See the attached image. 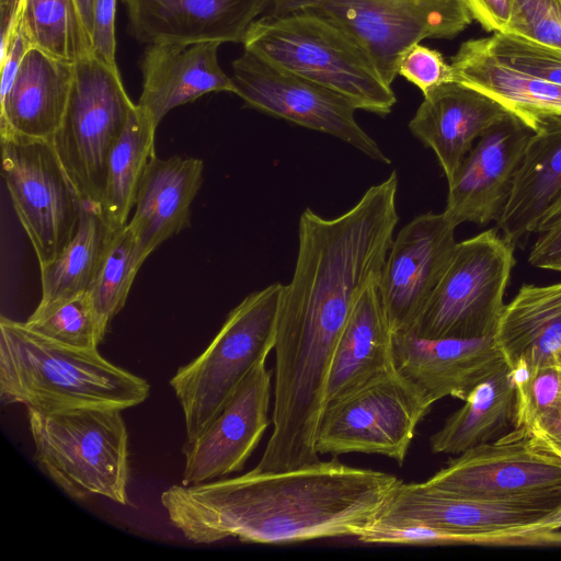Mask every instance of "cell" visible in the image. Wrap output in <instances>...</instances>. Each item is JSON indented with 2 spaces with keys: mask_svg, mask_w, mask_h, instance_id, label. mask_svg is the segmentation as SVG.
<instances>
[{
  "mask_svg": "<svg viewBox=\"0 0 561 561\" xmlns=\"http://www.w3.org/2000/svg\"><path fill=\"white\" fill-rule=\"evenodd\" d=\"M401 480L319 460L284 471L252 470L199 484H174L160 502L171 524L194 543L227 538L282 545L356 537L379 514Z\"/></svg>",
  "mask_w": 561,
  "mask_h": 561,
  "instance_id": "obj_1",
  "label": "cell"
},
{
  "mask_svg": "<svg viewBox=\"0 0 561 561\" xmlns=\"http://www.w3.org/2000/svg\"><path fill=\"white\" fill-rule=\"evenodd\" d=\"M398 176L370 186L346 213L323 218L306 208L298 253L285 285L276 346L290 360L320 368L332 360L358 298L379 276L399 222Z\"/></svg>",
  "mask_w": 561,
  "mask_h": 561,
  "instance_id": "obj_2",
  "label": "cell"
},
{
  "mask_svg": "<svg viewBox=\"0 0 561 561\" xmlns=\"http://www.w3.org/2000/svg\"><path fill=\"white\" fill-rule=\"evenodd\" d=\"M150 385L105 359L98 350L66 346L24 322L0 320V398L39 411L75 407L122 410L145 402Z\"/></svg>",
  "mask_w": 561,
  "mask_h": 561,
  "instance_id": "obj_3",
  "label": "cell"
},
{
  "mask_svg": "<svg viewBox=\"0 0 561 561\" xmlns=\"http://www.w3.org/2000/svg\"><path fill=\"white\" fill-rule=\"evenodd\" d=\"M242 44L265 61L341 94L357 110L386 116L396 103L391 85L362 45L316 14L264 15L250 25Z\"/></svg>",
  "mask_w": 561,
  "mask_h": 561,
  "instance_id": "obj_4",
  "label": "cell"
},
{
  "mask_svg": "<svg viewBox=\"0 0 561 561\" xmlns=\"http://www.w3.org/2000/svg\"><path fill=\"white\" fill-rule=\"evenodd\" d=\"M122 409H27L34 459L75 500L103 496L128 504V433Z\"/></svg>",
  "mask_w": 561,
  "mask_h": 561,
  "instance_id": "obj_5",
  "label": "cell"
},
{
  "mask_svg": "<svg viewBox=\"0 0 561 561\" xmlns=\"http://www.w3.org/2000/svg\"><path fill=\"white\" fill-rule=\"evenodd\" d=\"M284 288L274 283L248 295L228 313L209 345L170 379L186 439L197 437L251 370L266 362L275 346Z\"/></svg>",
  "mask_w": 561,
  "mask_h": 561,
  "instance_id": "obj_6",
  "label": "cell"
},
{
  "mask_svg": "<svg viewBox=\"0 0 561 561\" xmlns=\"http://www.w3.org/2000/svg\"><path fill=\"white\" fill-rule=\"evenodd\" d=\"M272 14L307 12L356 39L386 83L404 51L425 38H453L472 22L466 0H270Z\"/></svg>",
  "mask_w": 561,
  "mask_h": 561,
  "instance_id": "obj_7",
  "label": "cell"
},
{
  "mask_svg": "<svg viewBox=\"0 0 561 561\" xmlns=\"http://www.w3.org/2000/svg\"><path fill=\"white\" fill-rule=\"evenodd\" d=\"M514 263V243L496 229L457 242L412 332L428 339L494 335Z\"/></svg>",
  "mask_w": 561,
  "mask_h": 561,
  "instance_id": "obj_8",
  "label": "cell"
},
{
  "mask_svg": "<svg viewBox=\"0 0 561 561\" xmlns=\"http://www.w3.org/2000/svg\"><path fill=\"white\" fill-rule=\"evenodd\" d=\"M135 105L118 70L94 55L75 62L67 110L51 141L82 201L100 205L110 151Z\"/></svg>",
  "mask_w": 561,
  "mask_h": 561,
  "instance_id": "obj_9",
  "label": "cell"
},
{
  "mask_svg": "<svg viewBox=\"0 0 561 561\" xmlns=\"http://www.w3.org/2000/svg\"><path fill=\"white\" fill-rule=\"evenodd\" d=\"M433 403L397 370L329 402L316 449L320 455L363 453L402 465L416 427Z\"/></svg>",
  "mask_w": 561,
  "mask_h": 561,
  "instance_id": "obj_10",
  "label": "cell"
},
{
  "mask_svg": "<svg viewBox=\"0 0 561 561\" xmlns=\"http://www.w3.org/2000/svg\"><path fill=\"white\" fill-rule=\"evenodd\" d=\"M2 176L14 211L39 265L54 260L75 236L82 198L51 139L0 130Z\"/></svg>",
  "mask_w": 561,
  "mask_h": 561,
  "instance_id": "obj_11",
  "label": "cell"
},
{
  "mask_svg": "<svg viewBox=\"0 0 561 561\" xmlns=\"http://www.w3.org/2000/svg\"><path fill=\"white\" fill-rule=\"evenodd\" d=\"M424 482L455 496L514 501L560 489L561 459L543 449L528 428L517 427L449 458Z\"/></svg>",
  "mask_w": 561,
  "mask_h": 561,
  "instance_id": "obj_12",
  "label": "cell"
},
{
  "mask_svg": "<svg viewBox=\"0 0 561 561\" xmlns=\"http://www.w3.org/2000/svg\"><path fill=\"white\" fill-rule=\"evenodd\" d=\"M231 79L234 94L247 106L334 136L379 162H391L356 122L357 108L341 94L248 50L232 61Z\"/></svg>",
  "mask_w": 561,
  "mask_h": 561,
  "instance_id": "obj_13",
  "label": "cell"
},
{
  "mask_svg": "<svg viewBox=\"0 0 561 561\" xmlns=\"http://www.w3.org/2000/svg\"><path fill=\"white\" fill-rule=\"evenodd\" d=\"M456 227L444 211L426 213L392 240L378 291L393 333L414 331L453 255Z\"/></svg>",
  "mask_w": 561,
  "mask_h": 561,
  "instance_id": "obj_14",
  "label": "cell"
},
{
  "mask_svg": "<svg viewBox=\"0 0 561 561\" xmlns=\"http://www.w3.org/2000/svg\"><path fill=\"white\" fill-rule=\"evenodd\" d=\"M272 370L255 366L213 422L186 439L182 484L193 485L239 472L270 425Z\"/></svg>",
  "mask_w": 561,
  "mask_h": 561,
  "instance_id": "obj_15",
  "label": "cell"
},
{
  "mask_svg": "<svg viewBox=\"0 0 561 561\" xmlns=\"http://www.w3.org/2000/svg\"><path fill=\"white\" fill-rule=\"evenodd\" d=\"M561 508V488L541 495L506 502L455 496L425 482L402 480L379 515L421 520L473 545L481 536L517 529Z\"/></svg>",
  "mask_w": 561,
  "mask_h": 561,
  "instance_id": "obj_16",
  "label": "cell"
},
{
  "mask_svg": "<svg viewBox=\"0 0 561 561\" xmlns=\"http://www.w3.org/2000/svg\"><path fill=\"white\" fill-rule=\"evenodd\" d=\"M533 133L508 113L479 137L448 183L444 213L456 226L465 221L484 226L500 218Z\"/></svg>",
  "mask_w": 561,
  "mask_h": 561,
  "instance_id": "obj_17",
  "label": "cell"
},
{
  "mask_svg": "<svg viewBox=\"0 0 561 561\" xmlns=\"http://www.w3.org/2000/svg\"><path fill=\"white\" fill-rule=\"evenodd\" d=\"M392 352L396 370L433 404L446 397L465 400L479 382L508 367L494 335L428 339L397 332Z\"/></svg>",
  "mask_w": 561,
  "mask_h": 561,
  "instance_id": "obj_18",
  "label": "cell"
},
{
  "mask_svg": "<svg viewBox=\"0 0 561 561\" xmlns=\"http://www.w3.org/2000/svg\"><path fill=\"white\" fill-rule=\"evenodd\" d=\"M129 32L145 44L242 43L270 0H123Z\"/></svg>",
  "mask_w": 561,
  "mask_h": 561,
  "instance_id": "obj_19",
  "label": "cell"
},
{
  "mask_svg": "<svg viewBox=\"0 0 561 561\" xmlns=\"http://www.w3.org/2000/svg\"><path fill=\"white\" fill-rule=\"evenodd\" d=\"M423 95L409 128L435 152L450 183L473 140L511 112L490 95L458 81L438 85Z\"/></svg>",
  "mask_w": 561,
  "mask_h": 561,
  "instance_id": "obj_20",
  "label": "cell"
},
{
  "mask_svg": "<svg viewBox=\"0 0 561 561\" xmlns=\"http://www.w3.org/2000/svg\"><path fill=\"white\" fill-rule=\"evenodd\" d=\"M219 42L157 43L141 61L142 92L138 105L156 125L173 108L210 92H232L231 77L218 61Z\"/></svg>",
  "mask_w": 561,
  "mask_h": 561,
  "instance_id": "obj_21",
  "label": "cell"
},
{
  "mask_svg": "<svg viewBox=\"0 0 561 561\" xmlns=\"http://www.w3.org/2000/svg\"><path fill=\"white\" fill-rule=\"evenodd\" d=\"M204 162L173 156L150 161L128 226L146 260L162 242L190 226L191 205L203 183Z\"/></svg>",
  "mask_w": 561,
  "mask_h": 561,
  "instance_id": "obj_22",
  "label": "cell"
},
{
  "mask_svg": "<svg viewBox=\"0 0 561 561\" xmlns=\"http://www.w3.org/2000/svg\"><path fill=\"white\" fill-rule=\"evenodd\" d=\"M73 75L75 64L31 47L0 100V130L51 139L64 119Z\"/></svg>",
  "mask_w": 561,
  "mask_h": 561,
  "instance_id": "obj_23",
  "label": "cell"
},
{
  "mask_svg": "<svg viewBox=\"0 0 561 561\" xmlns=\"http://www.w3.org/2000/svg\"><path fill=\"white\" fill-rule=\"evenodd\" d=\"M450 65L455 81L490 95L533 131L542 119L561 115V85L505 65L491 50L488 38L462 43Z\"/></svg>",
  "mask_w": 561,
  "mask_h": 561,
  "instance_id": "obj_24",
  "label": "cell"
},
{
  "mask_svg": "<svg viewBox=\"0 0 561 561\" xmlns=\"http://www.w3.org/2000/svg\"><path fill=\"white\" fill-rule=\"evenodd\" d=\"M392 337L378 282L371 283L358 298L336 344L328 376L327 404L396 370Z\"/></svg>",
  "mask_w": 561,
  "mask_h": 561,
  "instance_id": "obj_25",
  "label": "cell"
},
{
  "mask_svg": "<svg viewBox=\"0 0 561 561\" xmlns=\"http://www.w3.org/2000/svg\"><path fill=\"white\" fill-rule=\"evenodd\" d=\"M494 337L510 368L561 365V282L523 285L504 306Z\"/></svg>",
  "mask_w": 561,
  "mask_h": 561,
  "instance_id": "obj_26",
  "label": "cell"
},
{
  "mask_svg": "<svg viewBox=\"0 0 561 561\" xmlns=\"http://www.w3.org/2000/svg\"><path fill=\"white\" fill-rule=\"evenodd\" d=\"M560 194L561 115H554L542 119L527 142L510 197L496 220L502 236L515 243L533 232Z\"/></svg>",
  "mask_w": 561,
  "mask_h": 561,
  "instance_id": "obj_27",
  "label": "cell"
},
{
  "mask_svg": "<svg viewBox=\"0 0 561 561\" xmlns=\"http://www.w3.org/2000/svg\"><path fill=\"white\" fill-rule=\"evenodd\" d=\"M430 438L434 454L458 455L495 440L513 425L515 389L510 368L479 382Z\"/></svg>",
  "mask_w": 561,
  "mask_h": 561,
  "instance_id": "obj_28",
  "label": "cell"
},
{
  "mask_svg": "<svg viewBox=\"0 0 561 561\" xmlns=\"http://www.w3.org/2000/svg\"><path fill=\"white\" fill-rule=\"evenodd\" d=\"M157 128L149 114L136 104L110 151L100 207L114 231L127 225L144 174L156 157Z\"/></svg>",
  "mask_w": 561,
  "mask_h": 561,
  "instance_id": "obj_29",
  "label": "cell"
},
{
  "mask_svg": "<svg viewBox=\"0 0 561 561\" xmlns=\"http://www.w3.org/2000/svg\"><path fill=\"white\" fill-rule=\"evenodd\" d=\"M99 204L82 201L78 229L66 248L39 265L41 304L85 293L114 234Z\"/></svg>",
  "mask_w": 561,
  "mask_h": 561,
  "instance_id": "obj_30",
  "label": "cell"
},
{
  "mask_svg": "<svg viewBox=\"0 0 561 561\" xmlns=\"http://www.w3.org/2000/svg\"><path fill=\"white\" fill-rule=\"evenodd\" d=\"M23 21L32 46L50 56L75 64L93 55L76 0H25Z\"/></svg>",
  "mask_w": 561,
  "mask_h": 561,
  "instance_id": "obj_31",
  "label": "cell"
},
{
  "mask_svg": "<svg viewBox=\"0 0 561 561\" xmlns=\"http://www.w3.org/2000/svg\"><path fill=\"white\" fill-rule=\"evenodd\" d=\"M144 262L128 224L116 230L87 290L104 335L112 319L124 307Z\"/></svg>",
  "mask_w": 561,
  "mask_h": 561,
  "instance_id": "obj_32",
  "label": "cell"
},
{
  "mask_svg": "<svg viewBox=\"0 0 561 561\" xmlns=\"http://www.w3.org/2000/svg\"><path fill=\"white\" fill-rule=\"evenodd\" d=\"M24 324L48 340L76 348L98 350L105 337L88 291L39 302Z\"/></svg>",
  "mask_w": 561,
  "mask_h": 561,
  "instance_id": "obj_33",
  "label": "cell"
},
{
  "mask_svg": "<svg viewBox=\"0 0 561 561\" xmlns=\"http://www.w3.org/2000/svg\"><path fill=\"white\" fill-rule=\"evenodd\" d=\"M510 370L515 389L514 428H528L540 417L561 409V365L534 369L515 366Z\"/></svg>",
  "mask_w": 561,
  "mask_h": 561,
  "instance_id": "obj_34",
  "label": "cell"
},
{
  "mask_svg": "<svg viewBox=\"0 0 561 561\" xmlns=\"http://www.w3.org/2000/svg\"><path fill=\"white\" fill-rule=\"evenodd\" d=\"M488 42L491 50L505 65L561 85V49L500 32L488 37Z\"/></svg>",
  "mask_w": 561,
  "mask_h": 561,
  "instance_id": "obj_35",
  "label": "cell"
},
{
  "mask_svg": "<svg viewBox=\"0 0 561 561\" xmlns=\"http://www.w3.org/2000/svg\"><path fill=\"white\" fill-rule=\"evenodd\" d=\"M503 33L561 49V0H512Z\"/></svg>",
  "mask_w": 561,
  "mask_h": 561,
  "instance_id": "obj_36",
  "label": "cell"
},
{
  "mask_svg": "<svg viewBox=\"0 0 561 561\" xmlns=\"http://www.w3.org/2000/svg\"><path fill=\"white\" fill-rule=\"evenodd\" d=\"M398 75L415 84L423 94L444 83L455 81L454 70L443 55L420 43L409 47L398 64Z\"/></svg>",
  "mask_w": 561,
  "mask_h": 561,
  "instance_id": "obj_37",
  "label": "cell"
},
{
  "mask_svg": "<svg viewBox=\"0 0 561 561\" xmlns=\"http://www.w3.org/2000/svg\"><path fill=\"white\" fill-rule=\"evenodd\" d=\"M533 232H537L538 238L529 253V263L561 272V194L541 214Z\"/></svg>",
  "mask_w": 561,
  "mask_h": 561,
  "instance_id": "obj_38",
  "label": "cell"
},
{
  "mask_svg": "<svg viewBox=\"0 0 561 561\" xmlns=\"http://www.w3.org/2000/svg\"><path fill=\"white\" fill-rule=\"evenodd\" d=\"M117 0H93V55L103 64L118 70L116 64L115 16Z\"/></svg>",
  "mask_w": 561,
  "mask_h": 561,
  "instance_id": "obj_39",
  "label": "cell"
},
{
  "mask_svg": "<svg viewBox=\"0 0 561 561\" xmlns=\"http://www.w3.org/2000/svg\"><path fill=\"white\" fill-rule=\"evenodd\" d=\"M470 12L485 30L503 33L510 21L512 0H466Z\"/></svg>",
  "mask_w": 561,
  "mask_h": 561,
  "instance_id": "obj_40",
  "label": "cell"
},
{
  "mask_svg": "<svg viewBox=\"0 0 561 561\" xmlns=\"http://www.w3.org/2000/svg\"><path fill=\"white\" fill-rule=\"evenodd\" d=\"M559 529H561V508L541 518L537 523L517 529L481 536L477 539V545L512 546L513 542L519 538Z\"/></svg>",
  "mask_w": 561,
  "mask_h": 561,
  "instance_id": "obj_41",
  "label": "cell"
},
{
  "mask_svg": "<svg viewBox=\"0 0 561 561\" xmlns=\"http://www.w3.org/2000/svg\"><path fill=\"white\" fill-rule=\"evenodd\" d=\"M528 430L543 449L561 459V409L540 417Z\"/></svg>",
  "mask_w": 561,
  "mask_h": 561,
  "instance_id": "obj_42",
  "label": "cell"
},
{
  "mask_svg": "<svg viewBox=\"0 0 561 561\" xmlns=\"http://www.w3.org/2000/svg\"><path fill=\"white\" fill-rule=\"evenodd\" d=\"M24 4L25 0H0L1 47L7 44L23 12Z\"/></svg>",
  "mask_w": 561,
  "mask_h": 561,
  "instance_id": "obj_43",
  "label": "cell"
},
{
  "mask_svg": "<svg viewBox=\"0 0 561 561\" xmlns=\"http://www.w3.org/2000/svg\"><path fill=\"white\" fill-rule=\"evenodd\" d=\"M561 545V529L526 536L514 541L512 546Z\"/></svg>",
  "mask_w": 561,
  "mask_h": 561,
  "instance_id": "obj_44",
  "label": "cell"
},
{
  "mask_svg": "<svg viewBox=\"0 0 561 561\" xmlns=\"http://www.w3.org/2000/svg\"><path fill=\"white\" fill-rule=\"evenodd\" d=\"M80 10L81 16L85 24V27L92 39V13H93V0H76Z\"/></svg>",
  "mask_w": 561,
  "mask_h": 561,
  "instance_id": "obj_45",
  "label": "cell"
}]
</instances>
